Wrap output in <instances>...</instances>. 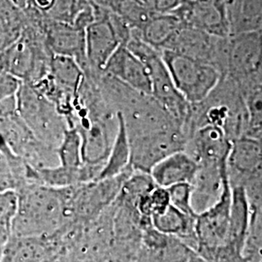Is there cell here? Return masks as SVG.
<instances>
[{"mask_svg":"<svg viewBox=\"0 0 262 262\" xmlns=\"http://www.w3.org/2000/svg\"><path fill=\"white\" fill-rule=\"evenodd\" d=\"M16 191L18 209L11 236H46L74 226L70 207L72 187L29 183Z\"/></svg>","mask_w":262,"mask_h":262,"instance_id":"cell-1","label":"cell"},{"mask_svg":"<svg viewBox=\"0 0 262 262\" xmlns=\"http://www.w3.org/2000/svg\"><path fill=\"white\" fill-rule=\"evenodd\" d=\"M214 125L222 128L233 141L247 136L249 115L242 94L232 79L224 76L206 98L190 104V114L185 127L187 138L198 127Z\"/></svg>","mask_w":262,"mask_h":262,"instance_id":"cell-2","label":"cell"},{"mask_svg":"<svg viewBox=\"0 0 262 262\" xmlns=\"http://www.w3.org/2000/svg\"><path fill=\"white\" fill-rule=\"evenodd\" d=\"M126 47L147 66L150 78V95L185 131L190 114V103L176 89L160 52L133 35L127 42Z\"/></svg>","mask_w":262,"mask_h":262,"instance_id":"cell-3","label":"cell"},{"mask_svg":"<svg viewBox=\"0 0 262 262\" xmlns=\"http://www.w3.org/2000/svg\"><path fill=\"white\" fill-rule=\"evenodd\" d=\"M17 114L38 140L56 150L68 124L55 104L32 84L24 82L20 84Z\"/></svg>","mask_w":262,"mask_h":262,"instance_id":"cell-4","label":"cell"},{"mask_svg":"<svg viewBox=\"0 0 262 262\" xmlns=\"http://www.w3.org/2000/svg\"><path fill=\"white\" fill-rule=\"evenodd\" d=\"M179 93L188 103L206 98L223 76L215 67L178 53L159 51Z\"/></svg>","mask_w":262,"mask_h":262,"instance_id":"cell-5","label":"cell"},{"mask_svg":"<svg viewBox=\"0 0 262 262\" xmlns=\"http://www.w3.org/2000/svg\"><path fill=\"white\" fill-rule=\"evenodd\" d=\"M231 187L225 182L220 199L213 206L197 214L195 219L196 251L206 261L214 262L225 246L229 225Z\"/></svg>","mask_w":262,"mask_h":262,"instance_id":"cell-6","label":"cell"},{"mask_svg":"<svg viewBox=\"0 0 262 262\" xmlns=\"http://www.w3.org/2000/svg\"><path fill=\"white\" fill-rule=\"evenodd\" d=\"M128 139L131 168L150 174V169L160 160L174 152L185 150L187 137L181 126H172Z\"/></svg>","mask_w":262,"mask_h":262,"instance_id":"cell-7","label":"cell"},{"mask_svg":"<svg viewBox=\"0 0 262 262\" xmlns=\"http://www.w3.org/2000/svg\"><path fill=\"white\" fill-rule=\"evenodd\" d=\"M92 3L94 20L84 29L86 59L84 74L97 78L102 73L109 58L122 44L109 19V11Z\"/></svg>","mask_w":262,"mask_h":262,"instance_id":"cell-8","label":"cell"},{"mask_svg":"<svg viewBox=\"0 0 262 262\" xmlns=\"http://www.w3.org/2000/svg\"><path fill=\"white\" fill-rule=\"evenodd\" d=\"M225 76L236 84L262 80V30L229 35Z\"/></svg>","mask_w":262,"mask_h":262,"instance_id":"cell-9","label":"cell"},{"mask_svg":"<svg viewBox=\"0 0 262 262\" xmlns=\"http://www.w3.org/2000/svg\"><path fill=\"white\" fill-rule=\"evenodd\" d=\"M243 187H231V206L226 241L214 262H248L245 257L253 211Z\"/></svg>","mask_w":262,"mask_h":262,"instance_id":"cell-10","label":"cell"},{"mask_svg":"<svg viewBox=\"0 0 262 262\" xmlns=\"http://www.w3.org/2000/svg\"><path fill=\"white\" fill-rule=\"evenodd\" d=\"M66 232L46 236H11L0 262H58L66 253Z\"/></svg>","mask_w":262,"mask_h":262,"instance_id":"cell-11","label":"cell"},{"mask_svg":"<svg viewBox=\"0 0 262 262\" xmlns=\"http://www.w3.org/2000/svg\"><path fill=\"white\" fill-rule=\"evenodd\" d=\"M261 139L242 136L231 141L226 159L230 187H249L261 182Z\"/></svg>","mask_w":262,"mask_h":262,"instance_id":"cell-12","label":"cell"},{"mask_svg":"<svg viewBox=\"0 0 262 262\" xmlns=\"http://www.w3.org/2000/svg\"><path fill=\"white\" fill-rule=\"evenodd\" d=\"M183 25L202 30L210 35L227 37L230 28L224 0H183L173 11Z\"/></svg>","mask_w":262,"mask_h":262,"instance_id":"cell-13","label":"cell"},{"mask_svg":"<svg viewBox=\"0 0 262 262\" xmlns=\"http://www.w3.org/2000/svg\"><path fill=\"white\" fill-rule=\"evenodd\" d=\"M231 142L214 125L198 127L187 138L185 151L197 164H219L226 161Z\"/></svg>","mask_w":262,"mask_h":262,"instance_id":"cell-14","label":"cell"},{"mask_svg":"<svg viewBox=\"0 0 262 262\" xmlns=\"http://www.w3.org/2000/svg\"><path fill=\"white\" fill-rule=\"evenodd\" d=\"M38 24L44 32L45 42L51 53L74 58L84 71L86 68L84 29L44 19H40Z\"/></svg>","mask_w":262,"mask_h":262,"instance_id":"cell-15","label":"cell"},{"mask_svg":"<svg viewBox=\"0 0 262 262\" xmlns=\"http://www.w3.org/2000/svg\"><path fill=\"white\" fill-rule=\"evenodd\" d=\"M102 72L141 94L150 95L151 86L148 68L126 46L122 45L115 51Z\"/></svg>","mask_w":262,"mask_h":262,"instance_id":"cell-16","label":"cell"},{"mask_svg":"<svg viewBox=\"0 0 262 262\" xmlns=\"http://www.w3.org/2000/svg\"><path fill=\"white\" fill-rule=\"evenodd\" d=\"M191 185V205L195 214L213 206L220 199L228 180L226 161L219 164H197Z\"/></svg>","mask_w":262,"mask_h":262,"instance_id":"cell-17","label":"cell"},{"mask_svg":"<svg viewBox=\"0 0 262 262\" xmlns=\"http://www.w3.org/2000/svg\"><path fill=\"white\" fill-rule=\"evenodd\" d=\"M142 242L150 262H188L195 251L175 236L163 234L151 225L143 227Z\"/></svg>","mask_w":262,"mask_h":262,"instance_id":"cell-18","label":"cell"},{"mask_svg":"<svg viewBox=\"0 0 262 262\" xmlns=\"http://www.w3.org/2000/svg\"><path fill=\"white\" fill-rule=\"evenodd\" d=\"M196 161L185 150H180L160 160L152 168L150 175L157 186L169 187L176 184H191L196 174Z\"/></svg>","mask_w":262,"mask_h":262,"instance_id":"cell-19","label":"cell"},{"mask_svg":"<svg viewBox=\"0 0 262 262\" xmlns=\"http://www.w3.org/2000/svg\"><path fill=\"white\" fill-rule=\"evenodd\" d=\"M196 215H189L169 205L164 212L150 217V225L163 234L175 236L196 251Z\"/></svg>","mask_w":262,"mask_h":262,"instance_id":"cell-20","label":"cell"},{"mask_svg":"<svg viewBox=\"0 0 262 262\" xmlns=\"http://www.w3.org/2000/svg\"><path fill=\"white\" fill-rule=\"evenodd\" d=\"M181 26V20L172 13L155 14L140 30H132V35L139 38L150 47L162 51Z\"/></svg>","mask_w":262,"mask_h":262,"instance_id":"cell-21","label":"cell"},{"mask_svg":"<svg viewBox=\"0 0 262 262\" xmlns=\"http://www.w3.org/2000/svg\"><path fill=\"white\" fill-rule=\"evenodd\" d=\"M118 128L108 158L96 180L115 178L130 167V145L122 114L117 112Z\"/></svg>","mask_w":262,"mask_h":262,"instance_id":"cell-22","label":"cell"},{"mask_svg":"<svg viewBox=\"0 0 262 262\" xmlns=\"http://www.w3.org/2000/svg\"><path fill=\"white\" fill-rule=\"evenodd\" d=\"M49 75L61 90L77 95L84 81V71L74 58L53 55L50 61Z\"/></svg>","mask_w":262,"mask_h":262,"instance_id":"cell-23","label":"cell"},{"mask_svg":"<svg viewBox=\"0 0 262 262\" xmlns=\"http://www.w3.org/2000/svg\"><path fill=\"white\" fill-rule=\"evenodd\" d=\"M123 19L131 30H140L155 13L141 0H90Z\"/></svg>","mask_w":262,"mask_h":262,"instance_id":"cell-24","label":"cell"},{"mask_svg":"<svg viewBox=\"0 0 262 262\" xmlns=\"http://www.w3.org/2000/svg\"><path fill=\"white\" fill-rule=\"evenodd\" d=\"M56 150L58 165L72 169L83 166L82 140L79 131L75 127L68 126L66 128Z\"/></svg>","mask_w":262,"mask_h":262,"instance_id":"cell-25","label":"cell"},{"mask_svg":"<svg viewBox=\"0 0 262 262\" xmlns=\"http://www.w3.org/2000/svg\"><path fill=\"white\" fill-rule=\"evenodd\" d=\"M18 209V193L15 189L0 190V251L12 235L13 223Z\"/></svg>","mask_w":262,"mask_h":262,"instance_id":"cell-26","label":"cell"},{"mask_svg":"<svg viewBox=\"0 0 262 262\" xmlns=\"http://www.w3.org/2000/svg\"><path fill=\"white\" fill-rule=\"evenodd\" d=\"M170 205L168 190L166 187L155 186L149 192L140 197L136 211L140 221H150L154 215H159Z\"/></svg>","mask_w":262,"mask_h":262,"instance_id":"cell-27","label":"cell"},{"mask_svg":"<svg viewBox=\"0 0 262 262\" xmlns=\"http://www.w3.org/2000/svg\"><path fill=\"white\" fill-rule=\"evenodd\" d=\"M262 30V0H243L231 34Z\"/></svg>","mask_w":262,"mask_h":262,"instance_id":"cell-28","label":"cell"},{"mask_svg":"<svg viewBox=\"0 0 262 262\" xmlns=\"http://www.w3.org/2000/svg\"><path fill=\"white\" fill-rule=\"evenodd\" d=\"M168 190L170 204L181 212L189 215H196L191 205V185L188 183L176 184L166 187Z\"/></svg>","mask_w":262,"mask_h":262,"instance_id":"cell-29","label":"cell"},{"mask_svg":"<svg viewBox=\"0 0 262 262\" xmlns=\"http://www.w3.org/2000/svg\"><path fill=\"white\" fill-rule=\"evenodd\" d=\"M16 158L17 156L14 154H5L0 150V190H16V181L12 169V161Z\"/></svg>","mask_w":262,"mask_h":262,"instance_id":"cell-30","label":"cell"},{"mask_svg":"<svg viewBox=\"0 0 262 262\" xmlns=\"http://www.w3.org/2000/svg\"><path fill=\"white\" fill-rule=\"evenodd\" d=\"M21 83L16 76L0 68V101L16 96Z\"/></svg>","mask_w":262,"mask_h":262,"instance_id":"cell-31","label":"cell"},{"mask_svg":"<svg viewBox=\"0 0 262 262\" xmlns=\"http://www.w3.org/2000/svg\"><path fill=\"white\" fill-rule=\"evenodd\" d=\"M155 14H170L183 0H141Z\"/></svg>","mask_w":262,"mask_h":262,"instance_id":"cell-32","label":"cell"},{"mask_svg":"<svg viewBox=\"0 0 262 262\" xmlns=\"http://www.w3.org/2000/svg\"><path fill=\"white\" fill-rule=\"evenodd\" d=\"M242 2H243V0H224L226 14H227V19L229 23L230 33H231V29L234 26L235 21L238 18Z\"/></svg>","mask_w":262,"mask_h":262,"instance_id":"cell-33","label":"cell"},{"mask_svg":"<svg viewBox=\"0 0 262 262\" xmlns=\"http://www.w3.org/2000/svg\"><path fill=\"white\" fill-rule=\"evenodd\" d=\"M188 262H208L204 259V258H202L201 256H199L197 253H195L193 256H192V258L189 260Z\"/></svg>","mask_w":262,"mask_h":262,"instance_id":"cell-34","label":"cell"},{"mask_svg":"<svg viewBox=\"0 0 262 262\" xmlns=\"http://www.w3.org/2000/svg\"><path fill=\"white\" fill-rule=\"evenodd\" d=\"M190 1H207V0H190Z\"/></svg>","mask_w":262,"mask_h":262,"instance_id":"cell-35","label":"cell"},{"mask_svg":"<svg viewBox=\"0 0 262 262\" xmlns=\"http://www.w3.org/2000/svg\"><path fill=\"white\" fill-rule=\"evenodd\" d=\"M0 254H1V251H0Z\"/></svg>","mask_w":262,"mask_h":262,"instance_id":"cell-36","label":"cell"}]
</instances>
